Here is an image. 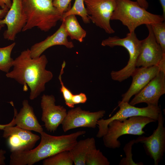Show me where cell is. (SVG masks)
Listing matches in <instances>:
<instances>
[{
  "label": "cell",
  "mask_w": 165,
  "mask_h": 165,
  "mask_svg": "<svg viewBox=\"0 0 165 165\" xmlns=\"http://www.w3.org/2000/svg\"><path fill=\"white\" fill-rule=\"evenodd\" d=\"M48 62L44 54L37 58L31 57L30 50L27 49L14 60L13 69L6 73V76L21 85L24 91L28 87L29 99L34 100L45 90L46 84L53 78L52 72L46 69Z\"/></svg>",
  "instance_id": "cell-1"
},
{
  "label": "cell",
  "mask_w": 165,
  "mask_h": 165,
  "mask_svg": "<svg viewBox=\"0 0 165 165\" xmlns=\"http://www.w3.org/2000/svg\"><path fill=\"white\" fill-rule=\"evenodd\" d=\"M86 133L85 131H79L69 134L54 136L43 131L40 134V142L35 148L11 152L9 164L32 165L59 152L69 151L76 143L78 138Z\"/></svg>",
  "instance_id": "cell-2"
},
{
  "label": "cell",
  "mask_w": 165,
  "mask_h": 165,
  "mask_svg": "<svg viewBox=\"0 0 165 165\" xmlns=\"http://www.w3.org/2000/svg\"><path fill=\"white\" fill-rule=\"evenodd\" d=\"M53 0H22L26 21L22 31L36 27L41 31H49L55 26L62 15L53 6Z\"/></svg>",
  "instance_id": "cell-3"
},
{
  "label": "cell",
  "mask_w": 165,
  "mask_h": 165,
  "mask_svg": "<svg viewBox=\"0 0 165 165\" xmlns=\"http://www.w3.org/2000/svg\"><path fill=\"white\" fill-rule=\"evenodd\" d=\"M111 20H119L128 28L129 32L145 25L164 21L163 16L151 13L141 7L137 2L131 0H116L115 9Z\"/></svg>",
  "instance_id": "cell-4"
},
{
  "label": "cell",
  "mask_w": 165,
  "mask_h": 165,
  "mask_svg": "<svg viewBox=\"0 0 165 165\" xmlns=\"http://www.w3.org/2000/svg\"><path fill=\"white\" fill-rule=\"evenodd\" d=\"M147 117L135 116L123 120H114L109 123L105 134L103 136L104 145L108 148L115 149L120 147L118 140L123 135H141L145 133L143 129L148 124L155 122Z\"/></svg>",
  "instance_id": "cell-5"
},
{
  "label": "cell",
  "mask_w": 165,
  "mask_h": 165,
  "mask_svg": "<svg viewBox=\"0 0 165 165\" xmlns=\"http://www.w3.org/2000/svg\"><path fill=\"white\" fill-rule=\"evenodd\" d=\"M141 44V40L137 38L134 32H129L124 38L116 36L109 37L102 41L101 45L103 46H123L129 54V59L127 65L119 70L111 72V75L113 80L121 82L131 76L137 67L136 62L140 51Z\"/></svg>",
  "instance_id": "cell-6"
},
{
  "label": "cell",
  "mask_w": 165,
  "mask_h": 165,
  "mask_svg": "<svg viewBox=\"0 0 165 165\" xmlns=\"http://www.w3.org/2000/svg\"><path fill=\"white\" fill-rule=\"evenodd\" d=\"M119 111L111 117L104 119H100L97 122L98 131L96 135L97 138H102L105 134L109 123L114 120H123L135 116H143L150 118L157 121L162 111L160 106L148 105L147 107L138 108L132 105L129 102L119 101Z\"/></svg>",
  "instance_id": "cell-7"
},
{
  "label": "cell",
  "mask_w": 165,
  "mask_h": 165,
  "mask_svg": "<svg viewBox=\"0 0 165 165\" xmlns=\"http://www.w3.org/2000/svg\"><path fill=\"white\" fill-rule=\"evenodd\" d=\"M116 0H84L87 14L90 20L97 26L108 34L115 31L110 20L115 9Z\"/></svg>",
  "instance_id": "cell-8"
},
{
  "label": "cell",
  "mask_w": 165,
  "mask_h": 165,
  "mask_svg": "<svg viewBox=\"0 0 165 165\" xmlns=\"http://www.w3.org/2000/svg\"><path fill=\"white\" fill-rule=\"evenodd\" d=\"M164 120L161 111L157 121V128L152 134L147 137L139 136L135 140V144L140 143L143 144L146 154L153 159L155 165H158L162 160L165 152Z\"/></svg>",
  "instance_id": "cell-9"
},
{
  "label": "cell",
  "mask_w": 165,
  "mask_h": 165,
  "mask_svg": "<svg viewBox=\"0 0 165 165\" xmlns=\"http://www.w3.org/2000/svg\"><path fill=\"white\" fill-rule=\"evenodd\" d=\"M105 113L104 110L93 112L82 110L80 107L72 108L67 112L61 123L63 130L66 132L79 127L95 128L97 121L102 118Z\"/></svg>",
  "instance_id": "cell-10"
},
{
  "label": "cell",
  "mask_w": 165,
  "mask_h": 165,
  "mask_svg": "<svg viewBox=\"0 0 165 165\" xmlns=\"http://www.w3.org/2000/svg\"><path fill=\"white\" fill-rule=\"evenodd\" d=\"M2 136L7 139V144L11 152L26 151L33 148L40 138L31 131L17 126L9 125L3 130Z\"/></svg>",
  "instance_id": "cell-11"
},
{
  "label": "cell",
  "mask_w": 165,
  "mask_h": 165,
  "mask_svg": "<svg viewBox=\"0 0 165 165\" xmlns=\"http://www.w3.org/2000/svg\"><path fill=\"white\" fill-rule=\"evenodd\" d=\"M165 93V72L160 71L156 75L129 103L133 106L142 103L158 106L160 97Z\"/></svg>",
  "instance_id": "cell-12"
},
{
  "label": "cell",
  "mask_w": 165,
  "mask_h": 165,
  "mask_svg": "<svg viewBox=\"0 0 165 165\" xmlns=\"http://www.w3.org/2000/svg\"><path fill=\"white\" fill-rule=\"evenodd\" d=\"M54 96L43 94L41 101V119L47 130L54 132L61 123L67 113L63 106L56 105Z\"/></svg>",
  "instance_id": "cell-13"
},
{
  "label": "cell",
  "mask_w": 165,
  "mask_h": 165,
  "mask_svg": "<svg viewBox=\"0 0 165 165\" xmlns=\"http://www.w3.org/2000/svg\"><path fill=\"white\" fill-rule=\"evenodd\" d=\"M146 25L148 34L145 38L141 40V50L137 59L136 67H148L157 65L165 54L156 41L151 25Z\"/></svg>",
  "instance_id": "cell-14"
},
{
  "label": "cell",
  "mask_w": 165,
  "mask_h": 165,
  "mask_svg": "<svg viewBox=\"0 0 165 165\" xmlns=\"http://www.w3.org/2000/svg\"><path fill=\"white\" fill-rule=\"evenodd\" d=\"M26 21L22 0H13L5 16L0 20V24L6 25L7 27L3 34L4 38L14 41L17 35L22 31Z\"/></svg>",
  "instance_id": "cell-15"
},
{
  "label": "cell",
  "mask_w": 165,
  "mask_h": 165,
  "mask_svg": "<svg viewBox=\"0 0 165 165\" xmlns=\"http://www.w3.org/2000/svg\"><path fill=\"white\" fill-rule=\"evenodd\" d=\"M160 71L157 65L136 68L132 74L131 84L127 91L122 95L121 101L129 102L131 98L140 91Z\"/></svg>",
  "instance_id": "cell-16"
},
{
  "label": "cell",
  "mask_w": 165,
  "mask_h": 165,
  "mask_svg": "<svg viewBox=\"0 0 165 165\" xmlns=\"http://www.w3.org/2000/svg\"><path fill=\"white\" fill-rule=\"evenodd\" d=\"M59 28L51 35L46 39L34 44L29 49L30 55L33 58L39 57L47 49L53 46L63 45L69 49L74 46L73 42L69 41L68 36L63 21Z\"/></svg>",
  "instance_id": "cell-17"
},
{
  "label": "cell",
  "mask_w": 165,
  "mask_h": 165,
  "mask_svg": "<svg viewBox=\"0 0 165 165\" xmlns=\"http://www.w3.org/2000/svg\"><path fill=\"white\" fill-rule=\"evenodd\" d=\"M19 112L14 107V121L16 126L23 129L33 131L40 134L43 131L34 113L33 108L27 100H24Z\"/></svg>",
  "instance_id": "cell-18"
},
{
  "label": "cell",
  "mask_w": 165,
  "mask_h": 165,
  "mask_svg": "<svg viewBox=\"0 0 165 165\" xmlns=\"http://www.w3.org/2000/svg\"><path fill=\"white\" fill-rule=\"evenodd\" d=\"M96 141L93 137L77 141L69 151L75 165H86V158L88 154L96 148Z\"/></svg>",
  "instance_id": "cell-19"
},
{
  "label": "cell",
  "mask_w": 165,
  "mask_h": 165,
  "mask_svg": "<svg viewBox=\"0 0 165 165\" xmlns=\"http://www.w3.org/2000/svg\"><path fill=\"white\" fill-rule=\"evenodd\" d=\"M61 21L63 22L68 36L71 39L82 42L86 35V32L81 26L75 15L67 16Z\"/></svg>",
  "instance_id": "cell-20"
},
{
  "label": "cell",
  "mask_w": 165,
  "mask_h": 165,
  "mask_svg": "<svg viewBox=\"0 0 165 165\" xmlns=\"http://www.w3.org/2000/svg\"><path fill=\"white\" fill-rule=\"evenodd\" d=\"M16 45L14 42L3 47H0V70L6 73L9 71L13 67L14 60L11 54Z\"/></svg>",
  "instance_id": "cell-21"
},
{
  "label": "cell",
  "mask_w": 165,
  "mask_h": 165,
  "mask_svg": "<svg viewBox=\"0 0 165 165\" xmlns=\"http://www.w3.org/2000/svg\"><path fill=\"white\" fill-rule=\"evenodd\" d=\"M73 162L69 151L57 153L44 160L43 165H72Z\"/></svg>",
  "instance_id": "cell-22"
},
{
  "label": "cell",
  "mask_w": 165,
  "mask_h": 165,
  "mask_svg": "<svg viewBox=\"0 0 165 165\" xmlns=\"http://www.w3.org/2000/svg\"><path fill=\"white\" fill-rule=\"evenodd\" d=\"M70 15H77L81 17L85 24H89L90 20L85 7L84 0H75L73 6L62 15V20Z\"/></svg>",
  "instance_id": "cell-23"
},
{
  "label": "cell",
  "mask_w": 165,
  "mask_h": 165,
  "mask_svg": "<svg viewBox=\"0 0 165 165\" xmlns=\"http://www.w3.org/2000/svg\"><path fill=\"white\" fill-rule=\"evenodd\" d=\"M110 162L99 149H93L86 156V165H109Z\"/></svg>",
  "instance_id": "cell-24"
},
{
  "label": "cell",
  "mask_w": 165,
  "mask_h": 165,
  "mask_svg": "<svg viewBox=\"0 0 165 165\" xmlns=\"http://www.w3.org/2000/svg\"><path fill=\"white\" fill-rule=\"evenodd\" d=\"M152 30L157 42L160 45L165 53V23L164 21L152 24Z\"/></svg>",
  "instance_id": "cell-25"
},
{
  "label": "cell",
  "mask_w": 165,
  "mask_h": 165,
  "mask_svg": "<svg viewBox=\"0 0 165 165\" xmlns=\"http://www.w3.org/2000/svg\"><path fill=\"white\" fill-rule=\"evenodd\" d=\"M66 65V62L64 61L61 66V72L58 77V79L61 85L60 91L62 93L66 105L69 107L73 108L75 105L72 101V97L73 94L64 85L62 80V75L64 73V70Z\"/></svg>",
  "instance_id": "cell-26"
},
{
  "label": "cell",
  "mask_w": 165,
  "mask_h": 165,
  "mask_svg": "<svg viewBox=\"0 0 165 165\" xmlns=\"http://www.w3.org/2000/svg\"><path fill=\"white\" fill-rule=\"evenodd\" d=\"M135 144V140L130 141L126 144L123 148L126 157L123 158L119 163V165H143V163L140 162L135 163L133 160L132 147Z\"/></svg>",
  "instance_id": "cell-27"
},
{
  "label": "cell",
  "mask_w": 165,
  "mask_h": 165,
  "mask_svg": "<svg viewBox=\"0 0 165 165\" xmlns=\"http://www.w3.org/2000/svg\"><path fill=\"white\" fill-rule=\"evenodd\" d=\"M72 0H53V4L62 15L63 13L68 11L71 7Z\"/></svg>",
  "instance_id": "cell-28"
},
{
  "label": "cell",
  "mask_w": 165,
  "mask_h": 165,
  "mask_svg": "<svg viewBox=\"0 0 165 165\" xmlns=\"http://www.w3.org/2000/svg\"><path fill=\"white\" fill-rule=\"evenodd\" d=\"M72 101L74 105L85 103L87 100L86 95L82 93L77 94H73Z\"/></svg>",
  "instance_id": "cell-29"
},
{
  "label": "cell",
  "mask_w": 165,
  "mask_h": 165,
  "mask_svg": "<svg viewBox=\"0 0 165 165\" xmlns=\"http://www.w3.org/2000/svg\"><path fill=\"white\" fill-rule=\"evenodd\" d=\"M11 0H0V7L2 9H9L12 5Z\"/></svg>",
  "instance_id": "cell-30"
},
{
  "label": "cell",
  "mask_w": 165,
  "mask_h": 165,
  "mask_svg": "<svg viewBox=\"0 0 165 165\" xmlns=\"http://www.w3.org/2000/svg\"><path fill=\"white\" fill-rule=\"evenodd\" d=\"M6 151L2 149H0V165H5Z\"/></svg>",
  "instance_id": "cell-31"
},
{
  "label": "cell",
  "mask_w": 165,
  "mask_h": 165,
  "mask_svg": "<svg viewBox=\"0 0 165 165\" xmlns=\"http://www.w3.org/2000/svg\"><path fill=\"white\" fill-rule=\"evenodd\" d=\"M157 66L159 67L160 71L165 72V54L163 55Z\"/></svg>",
  "instance_id": "cell-32"
},
{
  "label": "cell",
  "mask_w": 165,
  "mask_h": 165,
  "mask_svg": "<svg viewBox=\"0 0 165 165\" xmlns=\"http://www.w3.org/2000/svg\"><path fill=\"white\" fill-rule=\"evenodd\" d=\"M139 5L143 8L147 9L148 7V3L146 0H136Z\"/></svg>",
  "instance_id": "cell-33"
},
{
  "label": "cell",
  "mask_w": 165,
  "mask_h": 165,
  "mask_svg": "<svg viewBox=\"0 0 165 165\" xmlns=\"http://www.w3.org/2000/svg\"><path fill=\"white\" fill-rule=\"evenodd\" d=\"M9 9L8 8L0 9V20L5 17Z\"/></svg>",
  "instance_id": "cell-34"
},
{
  "label": "cell",
  "mask_w": 165,
  "mask_h": 165,
  "mask_svg": "<svg viewBox=\"0 0 165 165\" xmlns=\"http://www.w3.org/2000/svg\"><path fill=\"white\" fill-rule=\"evenodd\" d=\"M11 125L13 126H14L15 125V124L14 121V118H13V119L9 123L6 124H0V130H3V129L9 125Z\"/></svg>",
  "instance_id": "cell-35"
},
{
  "label": "cell",
  "mask_w": 165,
  "mask_h": 165,
  "mask_svg": "<svg viewBox=\"0 0 165 165\" xmlns=\"http://www.w3.org/2000/svg\"><path fill=\"white\" fill-rule=\"evenodd\" d=\"M159 0L163 12V16L164 18L165 19V0Z\"/></svg>",
  "instance_id": "cell-36"
},
{
  "label": "cell",
  "mask_w": 165,
  "mask_h": 165,
  "mask_svg": "<svg viewBox=\"0 0 165 165\" xmlns=\"http://www.w3.org/2000/svg\"><path fill=\"white\" fill-rule=\"evenodd\" d=\"M4 26V25L0 24V31H1V30L2 29V28Z\"/></svg>",
  "instance_id": "cell-37"
}]
</instances>
